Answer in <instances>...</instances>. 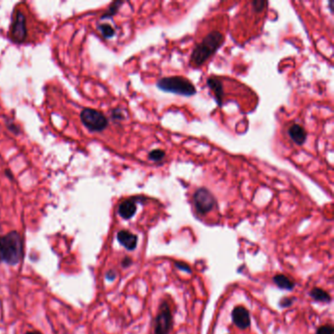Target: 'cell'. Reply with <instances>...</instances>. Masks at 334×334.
Here are the masks:
<instances>
[{"mask_svg": "<svg viewBox=\"0 0 334 334\" xmlns=\"http://www.w3.org/2000/svg\"><path fill=\"white\" fill-rule=\"evenodd\" d=\"M24 257V242L18 231L0 236V263L5 262L10 266L19 264Z\"/></svg>", "mask_w": 334, "mask_h": 334, "instance_id": "6da1fadb", "label": "cell"}, {"mask_svg": "<svg viewBox=\"0 0 334 334\" xmlns=\"http://www.w3.org/2000/svg\"><path fill=\"white\" fill-rule=\"evenodd\" d=\"M225 38L220 32H212L207 35L192 52L191 62L195 66L202 65L210 56H212L218 48L224 43Z\"/></svg>", "mask_w": 334, "mask_h": 334, "instance_id": "7a4b0ae2", "label": "cell"}, {"mask_svg": "<svg viewBox=\"0 0 334 334\" xmlns=\"http://www.w3.org/2000/svg\"><path fill=\"white\" fill-rule=\"evenodd\" d=\"M157 86L164 91L185 96H192L196 93L194 85L188 80L182 77L164 78L157 83Z\"/></svg>", "mask_w": 334, "mask_h": 334, "instance_id": "3957f363", "label": "cell"}, {"mask_svg": "<svg viewBox=\"0 0 334 334\" xmlns=\"http://www.w3.org/2000/svg\"><path fill=\"white\" fill-rule=\"evenodd\" d=\"M81 121L92 132L103 131L108 125V119L103 113L91 108H84L81 112Z\"/></svg>", "mask_w": 334, "mask_h": 334, "instance_id": "277c9868", "label": "cell"}, {"mask_svg": "<svg viewBox=\"0 0 334 334\" xmlns=\"http://www.w3.org/2000/svg\"><path fill=\"white\" fill-rule=\"evenodd\" d=\"M173 328V315L169 304L163 302L154 320L155 334H170Z\"/></svg>", "mask_w": 334, "mask_h": 334, "instance_id": "5b68a950", "label": "cell"}, {"mask_svg": "<svg viewBox=\"0 0 334 334\" xmlns=\"http://www.w3.org/2000/svg\"><path fill=\"white\" fill-rule=\"evenodd\" d=\"M193 202L196 211L201 215H206L213 210L217 202L214 195L206 188H199L193 195Z\"/></svg>", "mask_w": 334, "mask_h": 334, "instance_id": "8992f818", "label": "cell"}, {"mask_svg": "<svg viewBox=\"0 0 334 334\" xmlns=\"http://www.w3.org/2000/svg\"><path fill=\"white\" fill-rule=\"evenodd\" d=\"M11 36L15 42L22 43L26 41L28 36V30H27V22L25 15L18 11L15 15L12 29H11Z\"/></svg>", "mask_w": 334, "mask_h": 334, "instance_id": "52a82bcc", "label": "cell"}, {"mask_svg": "<svg viewBox=\"0 0 334 334\" xmlns=\"http://www.w3.org/2000/svg\"><path fill=\"white\" fill-rule=\"evenodd\" d=\"M231 317L233 323L240 329H246L250 326V313L243 306H236L231 313Z\"/></svg>", "mask_w": 334, "mask_h": 334, "instance_id": "ba28073f", "label": "cell"}, {"mask_svg": "<svg viewBox=\"0 0 334 334\" xmlns=\"http://www.w3.org/2000/svg\"><path fill=\"white\" fill-rule=\"evenodd\" d=\"M117 239L119 243L128 251L134 250L137 246V236L128 230L119 231L117 234Z\"/></svg>", "mask_w": 334, "mask_h": 334, "instance_id": "9c48e42d", "label": "cell"}, {"mask_svg": "<svg viewBox=\"0 0 334 334\" xmlns=\"http://www.w3.org/2000/svg\"><path fill=\"white\" fill-rule=\"evenodd\" d=\"M119 215L125 219V220H129L131 219L135 213H136V203L133 199H126L124 200L118 209Z\"/></svg>", "mask_w": 334, "mask_h": 334, "instance_id": "30bf717a", "label": "cell"}, {"mask_svg": "<svg viewBox=\"0 0 334 334\" xmlns=\"http://www.w3.org/2000/svg\"><path fill=\"white\" fill-rule=\"evenodd\" d=\"M289 137L297 145H302L307 139V131L299 125H293L288 129Z\"/></svg>", "mask_w": 334, "mask_h": 334, "instance_id": "8fae6325", "label": "cell"}, {"mask_svg": "<svg viewBox=\"0 0 334 334\" xmlns=\"http://www.w3.org/2000/svg\"><path fill=\"white\" fill-rule=\"evenodd\" d=\"M273 282L281 289L292 290L295 287L294 281L284 274H276L273 276Z\"/></svg>", "mask_w": 334, "mask_h": 334, "instance_id": "7c38bea8", "label": "cell"}, {"mask_svg": "<svg viewBox=\"0 0 334 334\" xmlns=\"http://www.w3.org/2000/svg\"><path fill=\"white\" fill-rule=\"evenodd\" d=\"M310 296L316 302H321V303H329L331 301L330 295L324 291L321 288H313L310 292Z\"/></svg>", "mask_w": 334, "mask_h": 334, "instance_id": "4fadbf2b", "label": "cell"}, {"mask_svg": "<svg viewBox=\"0 0 334 334\" xmlns=\"http://www.w3.org/2000/svg\"><path fill=\"white\" fill-rule=\"evenodd\" d=\"M208 85L210 86V88L215 93V96H216L219 104L221 105L222 104V98H223V92H224L222 83L219 80L212 78V79L208 80Z\"/></svg>", "mask_w": 334, "mask_h": 334, "instance_id": "5bb4252c", "label": "cell"}, {"mask_svg": "<svg viewBox=\"0 0 334 334\" xmlns=\"http://www.w3.org/2000/svg\"><path fill=\"white\" fill-rule=\"evenodd\" d=\"M98 30L100 31L101 35L105 39H111V38H113L115 36V30L110 25H107V24L100 25L98 27Z\"/></svg>", "mask_w": 334, "mask_h": 334, "instance_id": "9a60e30c", "label": "cell"}, {"mask_svg": "<svg viewBox=\"0 0 334 334\" xmlns=\"http://www.w3.org/2000/svg\"><path fill=\"white\" fill-rule=\"evenodd\" d=\"M165 156H166V154H165V152L163 150L156 149V150L151 151L148 154V159L153 161V162H160V161H162L165 158Z\"/></svg>", "mask_w": 334, "mask_h": 334, "instance_id": "2e32d148", "label": "cell"}, {"mask_svg": "<svg viewBox=\"0 0 334 334\" xmlns=\"http://www.w3.org/2000/svg\"><path fill=\"white\" fill-rule=\"evenodd\" d=\"M122 4H123V2H122V1H117V2H114V3L112 4V6L109 8V10L106 12V14H104V15L101 17V19H106V18L112 17V15H114V14H116V13H117V11H118L119 7H120Z\"/></svg>", "mask_w": 334, "mask_h": 334, "instance_id": "e0dca14e", "label": "cell"}, {"mask_svg": "<svg viewBox=\"0 0 334 334\" xmlns=\"http://www.w3.org/2000/svg\"><path fill=\"white\" fill-rule=\"evenodd\" d=\"M333 326L326 324V325H322L320 327H318L316 329V334H333Z\"/></svg>", "mask_w": 334, "mask_h": 334, "instance_id": "ac0fdd59", "label": "cell"}, {"mask_svg": "<svg viewBox=\"0 0 334 334\" xmlns=\"http://www.w3.org/2000/svg\"><path fill=\"white\" fill-rule=\"evenodd\" d=\"M252 4H253V7H254L255 11H257V12H262V11H264V9L266 8V6L268 5V2L260 1V0H257V1L252 2Z\"/></svg>", "mask_w": 334, "mask_h": 334, "instance_id": "d6986e66", "label": "cell"}, {"mask_svg": "<svg viewBox=\"0 0 334 334\" xmlns=\"http://www.w3.org/2000/svg\"><path fill=\"white\" fill-rule=\"evenodd\" d=\"M294 302V298H283L281 301H280V307L282 308H287V307H290Z\"/></svg>", "mask_w": 334, "mask_h": 334, "instance_id": "ffe728a7", "label": "cell"}, {"mask_svg": "<svg viewBox=\"0 0 334 334\" xmlns=\"http://www.w3.org/2000/svg\"><path fill=\"white\" fill-rule=\"evenodd\" d=\"M176 266L179 268V269H181V270H183V271H188V272H191V269H190V267L188 265V264H186V263H176Z\"/></svg>", "mask_w": 334, "mask_h": 334, "instance_id": "44dd1931", "label": "cell"}, {"mask_svg": "<svg viewBox=\"0 0 334 334\" xmlns=\"http://www.w3.org/2000/svg\"><path fill=\"white\" fill-rule=\"evenodd\" d=\"M106 279L109 280V281H113L116 277H117V272L114 271V270H110L107 271L106 273Z\"/></svg>", "mask_w": 334, "mask_h": 334, "instance_id": "7402d4cb", "label": "cell"}, {"mask_svg": "<svg viewBox=\"0 0 334 334\" xmlns=\"http://www.w3.org/2000/svg\"><path fill=\"white\" fill-rule=\"evenodd\" d=\"M132 264V260L129 257H125L122 261V266L123 268H128Z\"/></svg>", "mask_w": 334, "mask_h": 334, "instance_id": "603a6c76", "label": "cell"}, {"mask_svg": "<svg viewBox=\"0 0 334 334\" xmlns=\"http://www.w3.org/2000/svg\"><path fill=\"white\" fill-rule=\"evenodd\" d=\"M123 118H124V116H123L121 110H114V111H113V119L122 120Z\"/></svg>", "mask_w": 334, "mask_h": 334, "instance_id": "cb8c5ba5", "label": "cell"}, {"mask_svg": "<svg viewBox=\"0 0 334 334\" xmlns=\"http://www.w3.org/2000/svg\"><path fill=\"white\" fill-rule=\"evenodd\" d=\"M26 334H42V332H40V331H37V330H35V331H28Z\"/></svg>", "mask_w": 334, "mask_h": 334, "instance_id": "d4e9b609", "label": "cell"}]
</instances>
